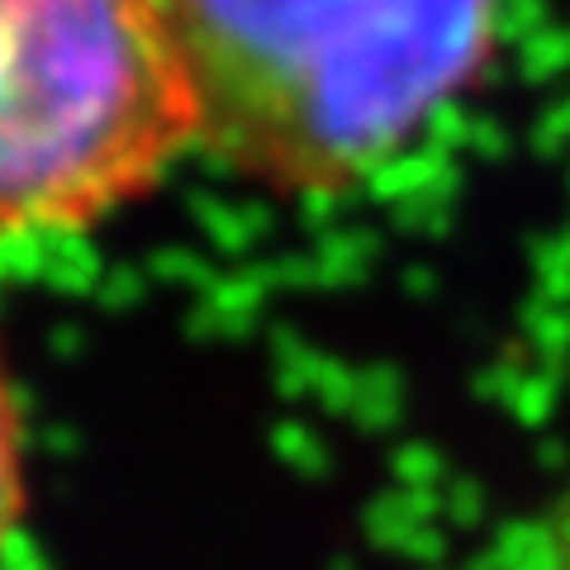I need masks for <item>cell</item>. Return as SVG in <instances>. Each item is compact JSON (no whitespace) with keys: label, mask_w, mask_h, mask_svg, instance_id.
<instances>
[{"label":"cell","mask_w":570,"mask_h":570,"mask_svg":"<svg viewBox=\"0 0 570 570\" xmlns=\"http://www.w3.org/2000/svg\"><path fill=\"white\" fill-rule=\"evenodd\" d=\"M504 0H163L195 148L276 195H343L485 77Z\"/></svg>","instance_id":"obj_1"},{"label":"cell","mask_w":570,"mask_h":570,"mask_svg":"<svg viewBox=\"0 0 570 570\" xmlns=\"http://www.w3.org/2000/svg\"><path fill=\"white\" fill-rule=\"evenodd\" d=\"M190 148L163 0H0V243L110 219Z\"/></svg>","instance_id":"obj_2"},{"label":"cell","mask_w":570,"mask_h":570,"mask_svg":"<svg viewBox=\"0 0 570 570\" xmlns=\"http://www.w3.org/2000/svg\"><path fill=\"white\" fill-rule=\"evenodd\" d=\"M519 570H570V480L523 532Z\"/></svg>","instance_id":"obj_4"},{"label":"cell","mask_w":570,"mask_h":570,"mask_svg":"<svg viewBox=\"0 0 570 570\" xmlns=\"http://www.w3.org/2000/svg\"><path fill=\"white\" fill-rule=\"evenodd\" d=\"M24 509V438H20V409L14 390L0 366V551H6L14 523Z\"/></svg>","instance_id":"obj_3"}]
</instances>
